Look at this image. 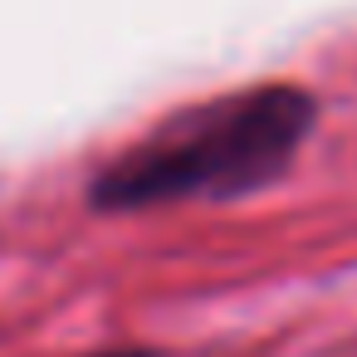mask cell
I'll return each instance as SVG.
<instances>
[{
	"mask_svg": "<svg viewBox=\"0 0 357 357\" xmlns=\"http://www.w3.org/2000/svg\"><path fill=\"white\" fill-rule=\"evenodd\" d=\"M318 128V93L294 79H259L211 93L152 123L103 157L84 186L93 215L167 206H235L279 186Z\"/></svg>",
	"mask_w": 357,
	"mask_h": 357,
	"instance_id": "6da1fadb",
	"label": "cell"
},
{
	"mask_svg": "<svg viewBox=\"0 0 357 357\" xmlns=\"http://www.w3.org/2000/svg\"><path fill=\"white\" fill-rule=\"evenodd\" d=\"M89 357H167L157 347H103V352H89Z\"/></svg>",
	"mask_w": 357,
	"mask_h": 357,
	"instance_id": "7a4b0ae2",
	"label": "cell"
}]
</instances>
